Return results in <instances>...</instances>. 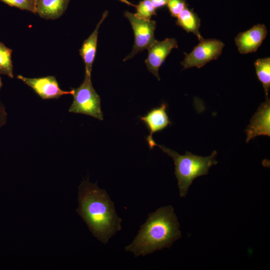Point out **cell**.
Segmentation results:
<instances>
[{
	"instance_id": "ffe728a7",
	"label": "cell",
	"mask_w": 270,
	"mask_h": 270,
	"mask_svg": "<svg viewBox=\"0 0 270 270\" xmlns=\"http://www.w3.org/2000/svg\"><path fill=\"white\" fill-rule=\"evenodd\" d=\"M8 114L4 104L0 101V128L6 122Z\"/></svg>"
},
{
	"instance_id": "9a60e30c",
	"label": "cell",
	"mask_w": 270,
	"mask_h": 270,
	"mask_svg": "<svg viewBox=\"0 0 270 270\" xmlns=\"http://www.w3.org/2000/svg\"><path fill=\"white\" fill-rule=\"evenodd\" d=\"M256 76L262 83L266 96L270 88V58L257 59L254 63Z\"/></svg>"
},
{
	"instance_id": "8fae6325",
	"label": "cell",
	"mask_w": 270,
	"mask_h": 270,
	"mask_svg": "<svg viewBox=\"0 0 270 270\" xmlns=\"http://www.w3.org/2000/svg\"><path fill=\"white\" fill-rule=\"evenodd\" d=\"M267 34V28L264 24H258L246 32L239 33L235 38L238 52L242 54L256 52Z\"/></svg>"
},
{
	"instance_id": "603a6c76",
	"label": "cell",
	"mask_w": 270,
	"mask_h": 270,
	"mask_svg": "<svg viewBox=\"0 0 270 270\" xmlns=\"http://www.w3.org/2000/svg\"><path fill=\"white\" fill-rule=\"evenodd\" d=\"M2 86V80H1V78L0 76V90Z\"/></svg>"
},
{
	"instance_id": "3957f363",
	"label": "cell",
	"mask_w": 270,
	"mask_h": 270,
	"mask_svg": "<svg viewBox=\"0 0 270 270\" xmlns=\"http://www.w3.org/2000/svg\"><path fill=\"white\" fill-rule=\"evenodd\" d=\"M156 146L174 161V174L178 180L180 197L186 196L190 186L196 178L206 175L210 168L218 162L216 160L217 154L216 150L208 156H198L188 151L184 155H181L164 146L156 144Z\"/></svg>"
},
{
	"instance_id": "30bf717a",
	"label": "cell",
	"mask_w": 270,
	"mask_h": 270,
	"mask_svg": "<svg viewBox=\"0 0 270 270\" xmlns=\"http://www.w3.org/2000/svg\"><path fill=\"white\" fill-rule=\"evenodd\" d=\"M245 131L246 142L259 136H270V100L268 96L258 107Z\"/></svg>"
},
{
	"instance_id": "4fadbf2b",
	"label": "cell",
	"mask_w": 270,
	"mask_h": 270,
	"mask_svg": "<svg viewBox=\"0 0 270 270\" xmlns=\"http://www.w3.org/2000/svg\"><path fill=\"white\" fill-rule=\"evenodd\" d=\"M70 0H36L35 13L46 20H56L66 10Z\"/></svg>"
},
{
	"instance_id": "7c38bea8",
	"label": "cell",
	"mask_w": 270,
	"mask_h": 270,
	"mask_svg": "<svg viewBox=\"0 0 270 270\" xmlns=\"http://www.w3.org/2000/svg\"><path fill=\"white\" fill-rule=\"evenodd\" d=\"M108 16L105 11L91 34L83 42L80 54L85 64V74L91 76L92 66L96 56L99 28Z\"/></svg>"
},
{
	"instance_id": "6da1fadb",
	"label": "cell",
	"mask_w": 270,
	"mask_h": 270,
	"mask_svg": "<svg viewBox=\"0 0 270 270\" xmlns=\"http://www.w3.org/2000/svg\"><path fill=\"white\" fill-rule=\"evenodd\" d=\"M78 214L94 237L104 244L122 229V219L107 192L84 180L78 187Z\"/></svg>"
},
{
	"instance_id": "277c9868",
	"label": "cell",
	"mask_w": 270,
	"mask_h": 270,
	"mask_svg": "<svg viewBox=\"0 0 270 270\" xmlns=\"http://www.w3.org/2000/svg\"><path fill=\"white\" fill-rule=\"evenodd\" d=\"M72 89L74 100L68 110L69 112L82 114L100 120H103L100 98L92 86L91 76L85 74L81 85L78 88Z\"/></svg>"
},
{
	"instance_id": "ac0fdd59",
	"label": "cell",
	"mask_w": 270,
	"mask_h": 270,
	"mask_svg": "<svg viewBox=\"0 0 270 270\" xmlns=\"http://www.w3.org/2000/svg\"><path fill=\"white\" fill-rule=\"evenodd\" d=\"M10 6L35 13L36 0H0Z\"/></svg>"
},
{
	"instance_id": "5b68a950",
	"label": "cell",
	"mask_w": 270,
	"mask_h": 270,
	"mask_svg": "<svg viewBox=\"0 0 270 270\" xmlns=\"http://www.w3.org/2000/svg\"><path fill=\"white\" fill-rule=\"evenodd\" d=\"M124 16L129 20L132 26L134 42L131 52L124 59L125 62L132 58L138 52L148 48L156 40L154 31L156 22L151 20H145L136 17L134 14L126 11Z\"/></svg>"
},
{
	"instance_id": "5bb4252c",
	"label": "cell",
	"mask_w": 270,
	"mask_h": 270,
	"mask_svg": "<svg viewBox=\"0 0 270 270\" xmlns=\"http://www.w3.org/2000/svg\"><path fill=\"white\" fill-rule=\"evenodd\" d=\"M176 18V25L182 27L187 32L193 33L200 41L204 39L199 31L200 20L192 10L186 7Z\"/></svg>"
},
{
	"instance_id": "44dd1931",
	"label": "cell",
	"mask_w": 270,
	"mask_h": 270,
	"mask_svg": "<svg viewBox=\"0 0 270 270\" xmlns=\"http://www.w3.org/2000/svg\"><path fill=\"white\" fill-rule=\"evenodd\" d=\"M156 9L165 6L168 0H149Z\"/></svg>"
},
{
	"instance_id": "8992f818",
	"label": "cell",
	"mask_w": 270,
	"mask_h": 270,
	"mask_svg": "<svg viewBox=\"0 0 270 270\" xmlns=\"http://www.w3.org/2000/svg\"><path fill=\"white\" fill-rule=\"evenodd\" d=\"M224 46L220 40L204 38L190 53H184L185 58L180 64L184 69L194 66L200 68L210 61L217 60Z\"/></svg>"
},
{
	"instance_id": "d6986e66",
	"label": "cell",
	"mask_w": 270,
	"mask_h": 270,
	"mask_svg": "<svg viewBox=\"0 0 270 270\" xmlns=\"http://www.w3.org/2000/svg\"><path fill=\"white\" fill-rule=\"evenodd\" d=\"M168 8L172 17L178 16L187 7L186 0H168Z\"/></svg>"
},
{
	"instance_id": "7a4b0ae2",
	"label": "cell",
	"mask_w": 270,
	"mask_h": 270,
	"mask_svg": "<svg viewBox=\"0 0 270 270\" xmlns=\"http://www.w3.org/2000/svg\"><path fill=\"white\" fill-rule=\"evenodd\" d=\"M181 238L180 224L172 206L150 213L132 242L125 247L135 257L145 256L158 250L170 248Z\"/></svg>"
},
{
	"instance_id": "9c48e42d",
	"label": "cell",
	"mask_w": 270,
	"mask_h": 270,
	"mask_svg": "<svg viewBox=\"0 0 270 270\" xmlns=\"http://www.w3.org/2000/svg\"><path fill=\"white\" fill-rule=\"evenodd\" d=\"M167 104L162 103L160 106L152 108L144 116L140 117L150 132L146 140L150 149L156 146L152 138L154 134L160 132L172 124L167 113Z\"/></svg>"
},
{
	"instance_id": "e0dca14e",
	"label": "cell",
	"mask_w": 270,
	"mask_h": 270,
	"mask_svg": "<svg viewBox=\"0 0 270 270\" xmlns=\"http://www.w3.org/2000/svg\"><path fill=\"white\" fill-rule=\"evenodd\" d=\"M136 12L135 16L140 18L150 20L152 16L156 15V9L149 0H142L136 6Z\"/></svg>"
},
{
	"instance_id": "2e32d148",
	"label": "cell",
	"mask_w": 270,
	"mask_h": 270,
	"mask_svg": "<svg viewBox=\"0 0 270 270\" xmlns=\"http://www.w3.org/2000/svg\"><path fill=\"white\" fill-rule=\"evenodd\" d=\"M12 50L0 42V73L13 78Z\"/></svg>"
},
{
	"instance_id": "7402d4cb",
	"label": "cell",
	"mask_w": 270,
	"mask_h": 270,
	"mask_svg": "<svg viewBox=\"0 0 270 270\" xmlns=\"http://www.w3.org/2000/svg\"><path fill=\"white\" fill-rule=\"evenodd\" d=\"M122 2H124L128 5L131 6H136L132 4L130 2H129L128 0H118Z\"/></svg>"
},
{
	"instance_id": "ba28073f",
	"label": "cell",
	"mask_w": 270,
	"mask_h": 270,
	"mask_svg": "<svg viewBox=\"0 0 270 270\" xmlns=\"http://www.w3.org/2000/svg\"><path fill=\"white\" fill-rule=\"evenodd\" d=\"M176 40L167 38L162 41L156 40L148 48V56L145 63L148 70L160 80L159 69L172 50L178 48Z\"/></svg>"
},
{
	"instance_id": "52a82bcc",
	"label": "cell",
	"mask_w": 270,
	"mask_h": 270,
	"mask_svg": "<svg viewBox=\"0 0 270 270\" xmlns=\"http://www.w3.org/2000/svg\"><path fill=\"white\" fill-rule=\"evenodd\" d=\"M17 78L30 87L43 100L58 98L63 95L73 94L72 89L70 91L61 90L54 76L29 78L18 75Z\"/></svg>"
}]
</instances>
